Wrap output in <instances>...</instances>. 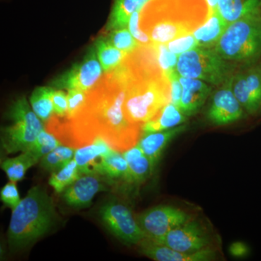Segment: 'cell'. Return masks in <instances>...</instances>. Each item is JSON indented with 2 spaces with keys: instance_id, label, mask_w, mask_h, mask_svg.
Segmentation results:
<instances>
[{
  "instance_id": "obj_37",
  "label": "cell",
  "mask_w": 261,
  "mask_h": 261,
  "mask_svg": "<svg viewBox=\"0 0 261 261\" xmlns=\"http://www.w3.org/2000/svg\"><path fill=\"white\" fill-rule=\"evenodd\" d=\"M53 106H54V115L65 118L68 113V94L62 89L55 90L53 96Z\"/></svg>"
},
{
  "instance_id": "obj_2",
  "label": "cell",
  "mask_w": 261,
  "mask_h": 261,
  "mask_svg": "<svg viewBox=\"0 0 261 261\" xmlns=\"http://www.w3.org/2000/svg\"><path fill=\"white\" fill-rule=\"evenodd\" d=\"M152 45L140 46L121 64L126 81L125 114L140 126L171 102L169 79L160 68Z\"/></svg>"
},
{
  "instance_id": "obj_22",
  "label": "cell",
  "mask_w": 261,
  "mask_h": 261,
  "mask_svg": "<svg viewBox=\"0 0 261 261\" xmlns=\"http://www.w3.org/2000/svg\"><path fill=\"white\" fill-rule=\"evenodd\" d=\"M218 11L230 24L248 15L261 13V0H220Z\"/></svg>"
},
{
  "instance_id": "obj_7",
  "label": "cell",
  "mask_w": 261,
  "mask_h": 261,
  "mask_svg": "<svg viewBox=\"0 0 261 261\" xmlns=\"http://www.w3.org/2000/svg\"><path fill=\"white\" fill-rule=\"evenodd\" d=\"M8 118L11 123L2 132V149L6 154L25 152L44 129L43 121L25 97H19L10 106Z\"/></svg>"
},
{
  "instance_id": "obj_31",
  "label": "cell",
  "mask_w": 261,
  "mask_h": 261,
  "mask_svg": "<svg viewBox=\"0 0 261 261\" xmlns=\"http://www.w3.org/2000/svg\"><path fill=\"white\" fill-rule=\"evenodd\" d=\"M106 37L115 47L127 54L133 53L141 46L130 34L128 27L111 31L106 34Z\"/></svg>"
},
{
  "instance_id": "obj_19",
  "label": "cell",
  "mask_w": 261,
  "mask_h": 261,
  "mask_svg": "<svg viewBox=\"0 0 261 261\" xmlns=\"http://www.w3.org/2000/svg\"><path fill=\"white\" fill-rule=\"evenodd\" d=\"M187 117L178 106L168 103L152 119L142 125V135L181 126L187 121Z\"/></svg>"
},
{
  "instance_id": "obj_36",
  "label": "cell",
  "mask_w": 261,
  "mask_h": 261,
  "mask_svg": "<svg viewBox=\"0 0 261 261\" xmlns=\"http://www.w3.org/2000/svg\"><path fill=\"white\" fill-rule=\"evenodd\" d=\"M2 202L13 210L20 203V195L15 182L9 181L2 188L0 192Z\"/></svg>"
},
{
  "instance_id": "obj_30",
  "label": "cell",
  "mask_w": 261,
  "mask_h": 261,
  "mask_svg": "<svg viewBox=\"0 0 261 261\" xmlns=\"http://www.w3.org/2000/svg\"><path fill=\"white\" fill-rule=\"evenodd\" d=\"M61 145L63 144L56 136L44 128L27 151L32 152L34 155L41 160L44 155L49 153Z\"/></svg>"
},
{
  "instance_id": "obj_5",
  "label": "cell",
  "mask_w": 261,
  "mask_h": 261,
  "mask_svg": "<svg viewBox=\"0 0 261 261\" xmlns=\"http://www.w3.org/2000/svg\"><path fill=\"white\" fill-rule=\"evenodd\" d=\"M224 59L239 65L261 60V13L228 24L214 47Z\"/></svg>"
},
{
  "instance_id": "obj_38",
  "label": "cell",
  "mask_w": 261,
  "mask_h": 261,
  "mask_svg": "<svg viewBox=\"0 0 261 261\" xmlns=\"http://www.w3.org/2000/svg\"><path fill=\"white\" fill-rule=\"evenodd\" d=\"M171 84V103L175 106H179L182 94V86L179 81V75L177 70L168 75Z\"/></svg>"
},
{
  "instance_id": "obj_24",
  "label": "cell",
  "mask_w": 261,
  "mask_h": 261,
  "mask_svg": "<svg viewBox=\"0 0 261 261\" xmlns=\"http://www.w3.org/2000/svg\"><path fill=\"white\" fill-rule=\"evenodd\" d=\"M40 160L29 151L22 152L21 154L12 159L2 161L1 167L6 173L10 181L17 182L25 177L28 170L37 164Z\"/></svg>"
},
{
  "instance_id": "obj_1",
  "label": "cell",
  "mask_w": 261,
  "mask_h": 261,
  "mask_svg": "<svg viewBox=\"0 0 261 261\" xmlns=\"http://www.w3.org/2000/svg\"><path fill=\"white\" fill-rule=\"evenodd\" d=\"M126 81L120 67L105 73L87 94V102L71 119L53 115L46 130L63 145L79 148L100 137L113 149L124 152L138 143L142 126L128 121L124 112Z\"/></svg>"
},
{
  "instance_id": "obj_35",
  "label": "cell",
  "mask_w": 261,
  "mask_h": 261,
  "mask_svg": "<svg viewBox=\"0 0 261 261\" xmlns=\"http://www.w3.org/2000/svg\"><path fill=\"white\" fill-rule=\"evenodd\" d=\"M142 10L135 12L132 15L128 22V29L136 40L138 42L141 46L143 47H149L152 45L153 43L151 41L150 38L148 37L145 32L142 30L140 25V13Z\"/></svg>"
},
{
  "instance_id": "obj_41",
  "label": "cell",
  "mask_w": 261,
  "mask_h": 261,
  "mask_svg": "<svg viewBox=\"0 0 261 261\" xmlns=\"http://www.w3.org/2000/svg\"><path fill=\"white\" fill-rule=\"evenodd\" d=\"M259 113H260V114H261V104H260V111H259Z\"/></svg>"
},
{
  "instance_id": "obj_29",
  "label": "cell",
  "mask_w": 261,
  "mask_h": 261,
  "mask_svg": "<svg viewBox=\"0 0 261 261\" xmlns=\"http://www.w3.org/2000/svg\"><path fill=\"white\" fill-rule=\"evenodd\" d=\"M102 176L109 178H124L128 180V166L123 153L113 149L106 156L102 166Z\"/></svg>"
},
{
  "instance_id": "obj_3",
  "label": "cell",
  "mask_w": 261,
  "mask_h": 261,
  "mask_svg": "<svg viewBox=\"0 0 261 261\" xmlns=\"http://www.w3.org/2000/svg\"><path fill=\"white\" fill-rule=\"evenodd\" d=\"M208 16L205 0H151L141 11L140 25L154 44H166L192 34Z\"/></svg>"
},
{
  "instance_id": "obj_27",
  "label": "cell",
  "mask_w": 261,
  "mask_h": 261,
  "mask_svg": "<svg viewBox=\"0 0 261 261\" xmlns=\"http://www.w3.org/2000/svg\"><path fill=\"white\" fill-rule=\"evenodd\" d=\"M76 148L61 145L40 160V166L48 172H56L74 159Z\"/></svg>"
},
{
  "instance_id": "obj_6",
  "label": "cell",
  "mask_w": 261,
  "mask_h": 261,
  "mask_svg": "<svg viewBox=\"0 0 261 261\" xmlns=\"http://www.w3.org/2000/svg\"><path fill=\"white\" fill-rule=\"evenodd\" d=\"M239 65L224 59L214 48L197 47L178 56L176 70L180 76L218 87L230 80Z\"/></svg>"
},
{
  "instance_id": "obj_39",
  "label": "cell",
  "mask_w": 261,
  "mask_h": 261,
  "mask_svg": "<svg viewBox=\"0 0 261 261\" xmlns=\"http://www.w3.org/2000/svg\"><path fill=\"white\" fill-rule=\"evenodd\" d=\"M229 253L234 257H243L248 253V247L242 242H235L230 245Z\"/></svg>"
},
{
  "instance_id": "obj_9",
  "label": "cell",
  "mask_w": 261,
  "mask_h": 261,
  "mask_svg": "<svg viewBox=\"0 0 261 261\" xmlns=\"http://www.w3.org/2000/svg\"><path fill=\"white\" fill-rule=\"evenodd\" d=\"M102 65L98 59L95 47H92L82 61L62 73L51 82L58 89H79L89 92L102 78Z\"/></svg>"
},
{
  "instance_id": "obj_33",
  "label": "cell",
  "mask_w": 261,
  "mask_h": 261,
  "mask_svg": "<svg viewBox=\"0 0 261 261\" xmlns=\"http://www.w3.org/2000/svg\"><path fill=\"white\" fill-rule=\"evenodd\" d=\"M88 92L79 89L68 90V113L65 118L71 119L80 113L87 102Z\"/></svg>"
},
{
  "instance_id": "obj_8",
  "label": "cell",
  "mask_w": 261,
  "mask_h": 261,
  "mask_svg": "<svg viewBox=\"0 0 261 261\" xmlns=\"http://www.w3.org/2000/svg\"><path fill=\"white\" fill-rule=\"evenodd\" d=\"M235 97L247 114H259L261 104V60L239 65L231 78Z\"/></svg>"
},
{
  "instance_id": "obj_18",
  "label": "cell",
  "mask_w": 261,
  "mask_h": 261,
  "mask_svg": "<svg viewBox=\"0 0 261 261\" xmlns=\"http://www.w3.org/2000/svg\"><path fill=\"white\" fill-rule=\"evenodd\" d=\"M186 129L187 126L182 124L171 129L144 134L140 137L137 145L140 146L144 153L148 158L154 168L170 142Z\"/></svg>"
},
{
  "instance_id": "obj_40",
  "label": "cell",
  "mask_w": 261,
  "mask_h": 261,
  "mask_svg": "<svg viewBox=\"0 0 261 261\" xmlns=\"http://www.w3.org/2000/svg\"><path fill=\"white\" fill-rule=\"evenodd\" d=\"M205 1L209 9V15L213 12L218 10L220 0H205Z\"/></svg>"
},
{
  "instance_id": "obj_23",
  "label": "cell",
  "mask_w": 261,
  "mask_h": 261,
  "mask_svg": "<svg viewBox=\"0 0 261 261\" xmlns=\"http://www.w3.org/2000/svg\"><path fill=\"white\" fill-rule=\"evenodd\" d=\"M128 166V181L142 182L148 177L149 173L153 170L150 161L144 153L140 146L134 147L122 152Z\"/></svg>"
},
{
  "instance_id": "obj_4",
  "label": "cell",
  "mask_w": 261,
  "mask_h": 261,
  "mask_svg": "<svg viewBox=\"0 0 261 261\" xmlns=\"http://www.w3.org/2000/svg\"><path fill=\"white\" fill-rule=\"evenodd\" d=\"M56 215L46 190L41 186L32 187L13 209L8 233L10 246L18 250L32 245L50 230Z\"/></svg>"
},
{
  "instance_id": "obj_28",
  "label": "cell",
  "mask_w": 261,
  "mask_h": 261,
  "mask_svg": "<svg viewBox=\"0 0 261 261\" xmlns=\"http://www.w3.org/2000/svg\"><path fill=\"white\" fill-rule=\"evenodd\" d=\"M82 175L76 161L73 159L61 169L51 173L49 184L57 193H61L74 183Z\"/></svg>"
},
{
  "instance_id": "obj_21",
  "label": "cell",
  "mask_w": 261,
  "mask_h": 261,
  "mask_svg": "<svg viewBox=\"0 0 261 261\" xmlns=\"http://www.w3.org/2000/svg\"><path fill=\"white\" fill-rule=\"evenodd\" d=\"M228 24L219 11L213 12L205 23L192 33L199 47L214 48L224 34Z\"/></svg>"
},
{
  "instance_id": "obj_17",
  "label": "cell",
  "mask_w": 261,
  "mask_h": 261,
  "mask_svg": "<svg viewBox=\"0 0 261 261\" xmlns=\"http://www.w3.org/2000/svg\"><path fill=\"white\" fill-rule=\"evenodd\" d=\"M179 81L182 94L178 108L187 116H193L205 105L212 93V87L203 81L180 75Z\"/></svg>"
},
{
  "instance_id": "obj_14",
  "label": "cell",
  "mask_w": 261,
  "mask_h": 261,
  "mask_svg": "<svg viewBox=\"0 0 261 261\" xmlns=\"http://www.w3.org/2000/svg\"><path fill=\"white\" fill-rule=\"evenodd\" d=\"M100 175H82L63 192V198L70 207L80 208L90 205L98 192L106 191Z\"/></svg>"
},
{
  "instance_id": "obj_32",
  "label": "cell",
  "mask_w": 261,
  "mask_h": 261,
  "mask_svg": "<svg viewBox=\"0 0 261 261\" xmlns=\"http://www.w3.org/2000/svg\"><path fill=\"white\" fill-rule=\"evenodd\" d=\"M153 48L160 68L167 76L177 68L178 55L168 49L166 44H154Z\"/></svg>"
},
{
  "instance_id": "obj_34",
  "label": "cell",
  "mask_w": 261,
  "mask_h": 261,
  "mask_svg": "<svg viewBox=\"0 0 261 261\" xmlns=\"http://www.w3.org/2000/svg\"><path fill=\"white\" fill-rule=\"evenodd\" d=\"M166 44L170 51L178 56L199 47L198 43L193 34L181 36Z\"/></svg>"
},
{
  "instance_id": "obj_13",
  "label": "cell",
  "mask_w": 261,
  "mask_h": 261,
  "mask_svg": "<svg viewBox=\"0 0 261 261\" xmlns=\"http://www.w3.org/2000/svg\"><path fill=\"white\" fill-rule=\"evenodd\" d=\"M152 242L176 251L191 253L208 247L211 241L200 224L190 219L185 224L173 228L162 238Z\"/></svg>"
},
{
  "instance_id": "obj_25",
  "label": "cell",
  "mask_w": 261,
  "mask_h": 261,
  "mask_svg": "<svg viewBox=\"0 0 261 261\" xmlns=\"http://www.w3.org/2000/svg\"><path fill=\"white\" fill-rule=\"evenodd\" d=\"M94 47L105 73L118 68L128 55L115 47L106 37L98 38Z\"/></svg>"
},
{
  "instance_id": "obj_16",
  "label": "cell",
  "mask_w": 261,
  "mask_h": 261,
  "mask_svg": "<svg viewBox=\"0 0 261 261\" xmlns=\"http://www.w3.org/2000/svg\"><path fill=\"white\" fill-rule=\"evenodd\" d=\"M113 149H114L100 137H97L88 145L77 148L74 160L81 173L102 176L104 160Z\"/></svg>"
},
{
  "instance_id": "obj_11",
  "label": "cell",
  "mask_w": 261,
  "mask_h": 261,
  "mask_svg": "<svg viewBox=\"0 0 261 261\" xmlns=\"http://www.w3.org/2000/svg\"><path fill=\"white\" fill-rule=\"evenodd\" d=\"M192 219L185 211L171 205H159L145 211L137 218L145 238L155 241L173 228Z\"/></svg>"
},
{
  "instance_id": "obj_15",
  "label": "cell",
  "mask_w": 261,
  "mask_h": 261,
  "mask_svg": "<svg viewBox=\"0 0 261 261\" xmlns=\"http://www.w3.org/2000/svg\"><path fill=\"white\" fill-rule=\"evenodd\" d=\"M141 252L146 256L158 261H209L216 258V252L210 247L187 253L159 245L145 238L140 244Z\"/></svg>"
},
{
  "instance_id": "obj_26",
  "label": "cell",
  "mask_w": 261,
  "mask_h": 261,
  "mask_svg": "<svg viewBox=\"0 0 261 261\" xmlns=\"http://www.w3.org/2000/svg\"><path fill=\"white\" fill-rule=\"evenodd\" d=\"M55 90L53 87H37L30 97L33 111L44 123H47L54 115L53 96Z\"/></svg>"
},
{
  "instance_id": "obj_12",
  "label": "cell",
  "mask_w": 261,
  "mask_h": 261,
  "mask_svg": "<svg viewBox=\"0 0 261 261\" xmlns=\"http://www.w3.org/2000/svg\"><path fill=\"white\" fill-rule=\"evenodd\" d=\"M245 110L235 97L231 89V79L218 87L211 97L207 118L216 126H225L240 121L245 116Z\"/></svg>"
},
{
  "instance_id": "obj_10",
  "label": "cell",
  "mask_w": 261,
  "mask_h": 261,
  "mask_svg": "<svg viewBox=\"0 0 261 261\" xmlns=\"http://www.w3.org/2000/svg\"><path fill=\"white\" fill-rule=\"evenodd\" d=\"M99 215L108 229L123 243L139 245L145 238L137 220L126 206L108 202L101 207Z\"/></svg>"
},
{
  "instance_id": "obj_20",
  "label": "cell",
  "mask_w": 261,
  "mask_h": 261,
  "mask_svg": "<svg viewBox=\"0 0 261 261\" xmlns=\"http://www.w3.org/2000/svg\"><path fill=\"white\" fill-rule=\"evenodd\" d=\"M151 0H114L105 33L127 28L132 15L143 9Z\"/></svg>"
}]
</instances>
